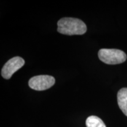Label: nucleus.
Instances as JSON below:
<instances>
[{
	"label": "nucleus",
	"mask_w": 127,
	"mask_h": 127,
	"mask_svg": "<svg viewBox=\"0 0 127 127\" xmlns=\"http://www.w3.org/2000/svg\"><path fill=\"white\" fill-rule=\"evenodd\" d=\"M57 24L58 32L68 35H82L87 30L85 24L82 20L75 18H63L58 21Z\"/></svg>",
	"instance_id": "obj_1"
},
{
	"label": "nucleus",
	"mask_w": 127,
	"mask_h": 127,
	"mask_svg": "<svg viewBox=\"0 0 127 127\" xmlns=\"http://www.w3.org/2000/svg\"><path fill=\"white\" fill-rule=\"evenodd\" d=\"M98 57L103 63L109 65L121 64L127 60L126 54L117 49H101L98 51Z\"/></svg>",
	"instance_id": "obj_2"
},
{
	"label": "nucleus",
	"mask_w": 127,
	"mask_h": 127,
	"mask_svg": "<svg viewBox=\"0 0 127 127\" xmlns=\"http://www.w3.org/2000/svg\"><path fill=\"white\" fill-rule=\"evenodd\" d=\"M55 78L50 75H38L32 77L28 84L31 88L36 91H44L54 85Z\"/></svg>",
	"instance_id": "obj_3"
},
{
	"label": "nucleus",
	"mask_w": 127,
	"mask_h": 127,
	"mask_svg": "<svg viewBox=\"0 0 127 127\" xmlns=\"http://www.w3.org/2000/svg\"><path fill=\"white\" fill-rule=\"evenodd\" d=\"M25 61L21 57H14L8 60L3 66L1 75L5 79H9L16 71L23 67Z\"/></svg>",
	"instance_id": "obj_4"
},
{
	"label": "nucleus",
	"mask_w": 127,
	"mask_h": 127,
	"mask_svg": "<svg viewBox=\"0 0 127 127\" xmlns=\"http://www.w3.org/2000/svg\"><path fill=\"white\" fill-rule=\"evenodd\" d=\"M117 101L120 108L127 117V88H123L118 91Z\"/></svg>",
	"instance_id": "obj_5"
},
{
	"label": "nucleus",
	"mask_w": 127,
	"mask_h": 127,
	"mask_svg": "<svg viewBox=\"0 0 127 127\" xmlns=\"http://www.w3.org/2000/svg\"><path fill=\"white\" fill-rule=\"evenodd\" d=\"M87 127H106V125L101 118L96 116L92 115L87 118Z\"/></svg>",
	"instance_id": "obj_6"
}]
</instances>
